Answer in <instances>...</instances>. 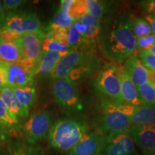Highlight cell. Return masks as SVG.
I'll return each instance as SVG.
<instances>
[{
	"label": "cell",
	"instance_id": "cell-6",
	"mask_svg": "<svg viewBox=\"0 0 155 155\" xmlns=\"http://www.w3.org/2000/svg\"><path fill=\"white\" fill-rule=\"evenodd\" d=\"M3 63V62H2ZM6 85L10 88H23L35 84L38 71L25 61L3 63Z\"/></svg>",
	"mask_w": 155,
	"mask_h": 155
},
{
	"label": "cell",
	"instance_id": "cell-29",
	"mask_svg": "<svg viewBox=\"0 0 155 155\" xmlns=\"http://www.w3.org/2000/svg\"><path fill=\"white\" fill-rule=\"evenodd\" d=\"M86 14H88V11L85 0H73L68 15L73 19H77Z\"/></svg>",
	"mask_w": 155,
	"mask_h": 155
},
{
	"label": "cell",
	"instance_id": "cell-37",
	"mask_svg": "<svg viewBox=\"0 0 155 155\" xmlns=\"http://www.w3.org/2000/svg\"><path fill=\"white\" fill-rule=\"evenodd\" d=\"M146 20L150 25L151 30L153 35L155 36V15H148L146 17Z\"/></svg>",
	"mask_w": 155,
	"mask_h": 155
},
{
	"label": "cell",
	"instance_id": "cell-3",
	"mask_svg": "<svg viewBox=\"0 0 155 155\" xmlns=\"http://www.w3.org/2000/svg\"><path fill=\"white\" fill-rule=\"evenodd\" d=\"M134 106L105 101L102 105L99 128L106 135L129 132L132 127L131 116Z\"/></svg>",
	"mask_w": 155,
	"mask_h": 155
},
{
	"label": "cell",
	"instance_id": "cell-26",
	"mask_svg": "<svg viewBox=\"0 0 155 155\" xmlns=\"http://www.w3.org/2000/svg\"><path fill=\"white\" fill-rule=\"evenodd\" d=\"M42 49L43 53L45 52H58L66 54L71 50L68 45L63 44L52 38H45L42 41Z\"/></svg>",
	"mask_w": 155,
	"mask_h": 155
},
{
	"label": "cell",
	"instance_id": "cell-2",
	"mask_svg": "<svg viewBox=\"0 0 155 155\" xmlns=\"http://www.w3.org/2000/svg\"><path fill=\"white\" fill-rule=\"evenodd\" d=\"M87 124L82 120L60 119L51 127L48 139L54 149L60 152H68L88 132Z\"/></svg>",
	"mask_w": 155,
	"mask_h": 155
},
{
	"label": "cell",
	"instance_id": "cell-23",
	"mask_svg": "<svg viewBox=\"0 0 155 155\" xmlns=\"http://www.w3.org/2000/svg\"><path fill=\"white\" fill-rule=\"evenodd\" d=\"M139 96L143 104L155 105V86L147 81L141 86L137 87Z\"/></svg>",
	"mask_w": 155,
	"mask_h": 155
},
{
	"label": "cell",
	"instance_id": "cell-32",
	"mask_svg": "<svg viewBox=\"0 0 155 155\" xmlns=\"http://www.w3.org/2000/svg\"><path fill=\"white\" fill-rule=\"evenodd\" d=\"M155 43V36L153 35L136 39V48L137 50H149Z\"/></svg>",
	"mask_w": 155,
	"mask_h": 155
},
{
	"label": "cell",
	"instance_id": "cell-27",
	"mask_svg": "<svg viewBox=\"0 0 155 155\" xmlns=\"http://www.w3.org/2000/svg\"><path fill=\"white\" fill-rule=\"evenodd\" d=\"M88 14L95 18L101 19L105 14L106 7V4L102 1L98 0H85Z\"/></svg>",
	"mask_w": 155,
	"mask_h": 155
},
{
	"label": "cell",
	"instance_id": "cell-22",
	"mask_svg": "<svg viewBox=\"0 0 155 155\" xmlns=\"http://www.w3.org/2000/svg\"><path fill=\"white\" fill-rule=\"evenodd\" d=\"M22 105L30 111L36 99V89L35 86L23 88H11Z\"/></svg>",
	"mask_w": 155,
	"mask_h": 155
},
{
	"label": "cell",
	"instance_id": "cell-11",
	"mask_svg": "<svg viewBox=\"0 0 155 155\" xmlns=\"http://www.w3.org/2000/svg\"><path fill=\"white\" fill-rule=\"evenodd\" d=\"M92 46H89L84 57L78 65L70 73L67 81L76 85L85 79L91 77L101 70V61L96 55H95Z\"/></svg>",
	"mask_w": 155,
	"mask_h": 155
},
{
	"label": "cell",
	"instance_id": "cell-17",
	"mask_svg": "<svg viewBox=\"0 0 155 155\" xmlns=\"http://www.w3.org/2000/svg\"><path fill=\"white\" fill-rule=\"evenodd\" d=\"M123 67L137 87L148 81V70L137 57L131 56L126 60Z\"/></svg>",
	"mask_w": 155,
	"mask_h": 155
},
{
	"label": "cell",
	"instance_id": "cell-40",
	"mask_svg": "<svg viewBox=\"0 0 155 155\" xmlns=\"http://www.w3.org/2000/svg\"><path fill=\"white\" fill-rule=\"evenodd\" d=\"M149 51H150L151 53H152L153 55H155V43L150 48V49L149 50Z\"/></svg>",
	"mask_w": 155,
	"mask_h": 155
},
{
	"label": "cell",
	"instance_id": "cell-21",
	"mask_svg": "<svg viewBox=\"0 0 155 155\" xmlns=\"http://www.w3.org/2000/svg\"><path fill=\"white\" fill-rule=\"evenodd\" d=\"M65 55V54L58 52L43 53L38 68V74L39 76L42 78L52 77L58 62Z\"/></svg>",
	"mask_w": 155,
	"mask_h": 155
},
{
	"label": "cell",
	"instance_id": "cell-31",
	"mask_svg": "<svg viewBox=\"0 0 155 155\" xmlns=\"http://www.w3.org/2000/svg\"><path fill=\"white\" fill-rule=\"evenodd\" d=\"M139 58L147 70L155 71V55H153L149 50H142L139 52Z\"/></svg>",
	"mask_w": 155,
	"mask_h": 155
},
{
	"label": "cell",
	"instance_id": "cell-13",
	"mask_svg": "<svg viewBox=\"0 0 155 155\" xmlns=\"http://www.w3.org/2000/svg\"><path fill=\"white\" fill-rule=\"evenodd\" d=\"M105 155H137L135 143L129 132L108 135Z\"/></svg>",
	"mask_w": 155,
	"mask_h": 155
},
{
	"label": "cell",
	"instance_id": "cell-1",
	"mask_svg": "<svg viewBox=\"0 0 155 155\" xmlns=\"http://www.w3.org/2000/svg\"><path fill=\"white\" fill-rule=\"evenodd\" d=\"M100 38L103 52L111 61L119 63L126 61L137 50L131 20L127 18L108 23Z\"/></svg>",
	"mask_w": 155,
	"mask_h": 155
},
{
	"label": "cell",
	"instance_id": "cell-20",
	"mask_svg": "<svg viewBox=\"0 0 155 155\" xmlns=\"http://www.w3.org/2000/svg\"><path fill=\"white\" fill-rule=\"evenodd\" d=\"M132 127L155 125V105L143 104L136 107L131 116Z\"/></svg>",
	"mask_w": 155,
	"mask_h": 155
},
{
	"label": "cell",
	"instance_id": "cell-7",
	"mask_svg": "<svg viewBox=\"0 0 155 155\" xmlns=\"http://www.w3.org/2000/svg\"><path fill=\"white\" fill-rule=\"evenodd\" d=\"M52 91L56 103L61 108L67 110H79L82 108L78 91L68 81L54 80Z\"/></svg>",
	"mask_w": 155,
	"mask_h": 155
},
{
	"label": "cell",
	"instance_id": "cell-38",
	"mask_svg": "<svg viewBox=\"0 0 155 155\" xmlns=\"http://www.w3.org/2000/svg\"><path fill=\"white\" fill-rule=\"evenodd\" d=\"M10 155H37L35 153L26 150H16Z\"/></svg>",
	"mask_w": 155,
	"mask_h": 155
},
{
	"label": "cell",
	"instance_id": "cell-15",
	"mask_svg": "<svg viewBox=\"0 0 155 155\" xmlns=\"http://www.w3.org/2000/svg\"><path fill=\"white\" fill-rule=\"evenodd\" d=\"M120 73H121V94L124 103L134 107H138L143 105V103L141 102L139 96L137 86L131 80L124 67L120 68Z\"/></svg>",
	"mask_w": 155,
	"mask_h": 155
},
{
	"label": "cell",
	"instance_id": "cell-9",
	"mask_svg": "<svg viewBox=\"0 0 155 155\" xmlns=\"http://www.w3.org/2000/svg\"><path fill=\"white\" fill-rule=\"evenodd\" d=\"M108 135L99 129L87 132L68 155H96L104 152Z\"/></svg>",
	"mask_w": 155,
	"mask_h": 155
},
{
	"label": "cell",
	"instance_id": "cell-14",
	"mask_svg": "<svg viewBox=\"0 0 155 155\" xmlns=\"http://www.w3.org/2000/svg\"><path fill=\"white\" fill-rule=\"evenodd\" d=\"M144 155H155V125L131 127L129 131Z\"/></svg>",
	"mask_w": 155,
	"mask_h": 155
},
{
	"label": "cell",
	"instance_id": "cell-24",
	"mask_svg": "<svg viewBox=\"0 0 155 155\" xmlns=\"http://www.w3.org/2000/svg\"><path fill=\"white\" fill-rule=\"evenodd\" d=\"M75 19L71 17L65 13L61 12L58 10L55 16L53 17V20L51 21L49 26L46 30H54L58 28H68L71 27L74 22Z\"/></svg>",
	"mask_w": 155,
	"mask_h": 155
},
{
	"label": "cell",
	"instance_id": "cell-28",
	"mask_svg": "<svg viewBox=\"0 0 155 155\" xmlns=\"http://www.w3.org/2000/svg\"><path fill=\"white\" fill-rule=\"evenodd\" d=\"M0 124L8 127H12L19 124L18 118L9 113L8 108L0 96Z\"/></svg>",
	"mask_w": 155,
	"mask_h": 155
},
{
	"label": "cell",
	"instance_id": "cell-30",
	"mask_svg": "<svg viewBox=\"0 0 155 155\" xmlns=\"http://www.w3.org/2000/svg\"><path fill=\"white\" fill-rule=\"evenodd\" d=\"M67 43L71 48L81 46L83 44V35L73 25L68 28Z\"/></svg>",
	"mask_w": 155,
	"mask_h": 155
},
{
	"label": "cell",
	"instance_id": "cell-16",
	"mask_svg": "<svg viewBox=\"0 0 155 155\" xmlns=\"http://www.w3.org/2000/svg\"><path fill=\"white\" fill-rule=\"evenodd\" d=\"M79 19L85 28L83 45L93 46V45L98 41L101 34L100 19L95 18L89 14L85 15Z\"/></svg>",
	"mask_w": 155,
	"mask_h": 155
},
{
	"label": "cell",
	"instance_id": "cell-18",
	"mask_svg": "<svg viewBox=\"0 0 155 155\" xmlns=\"http://www.w3.org/2000/svg\"><path fill=\"white\" fill-rule=\"evenodd\" d=\"M22 60V53L19 39L15 41L5 42L0 38V61L15 63Z\"/></svg>",
	"mask_w": 155,
	"mask_h": 155
},
{
	"label": "cell",
	"instance_id": "cell-10",
	"mask_svg": "<svg viewBox=\"0 0 155 155\" xmlns=\"http://www.w3.org/2000/svg\"><path fill=\"white\" fill-rule=\"evenodd\" d=\"M22 53V60L38 71L42 54V44L43 40L36 33H25L19 38Z\"/></svg>",
	"mask_w": 155,
	"mask_h": 155
},
{
	"label": "cell",
	"instance_id": "cell-39",
	"mask_svg": "<svg viewBox=\"0 0 155 155\" xmlns=\"http://www.w3.org/2000/svg\"><path fill=\"white\" fill-rule=\"evenodd\" d=\"M148 81H150L155 86V71H149L148 70Z\"/></svg>",
	"mask_w": 155,
	"mask_h": 155
},
{
	"label": "cell",
	"instance_id": "cell-33",
	"mask_svg": "<svg viewBox=\"0 0 155 155\" xmlns=\"http://www.w3.org/2000/svg\"><path fill=\"white\" fill-rule=\"evenodd\" d=\"M52 38L55 39L57 41L63 44L68 45V28H58L54 29L52 32Z\"/></svg>",
	"mask_w": 155,
	"mask_h": 155
},
{
	"label": "cell",
	"instance_id": "cell-35",
	"mask_svg": "<svg viewBox=\"0 0 155 155\" xmlns=\"http://www.w3.org/2000/svg\"><path fill=\"white\" fill-rule=\"evenodd\" d=\"M142 6L149 15H155V0L143 2Z\"/></svg>",
	"mask_w": 155,
	"mask_h": 155
},
{
	"label": "cell",
	"instance_id": "cell-42",
	"mask_svg": "<svg viewBox=\"0 0 155 155\" xmlns=\"http://www.w3.org/2000/svg\"><path fill=\"white\" fill-rule=\"evenodd\" d=\"M1 10H2V5L1 3H0V12H1Z\"/></svg>",
	"mask_w": 155,
	"mask_h": 155
},
{
	"label": "cell",
	"instance_id": "cell-36",
	"mask_svg": "<svg viewBox=\"0 0 155 155\" xmlns=\"http://www.w3.org/2000/svg\"><path fill=\"white\" fill-rule=\"evenodd\" d=\"M6 86H7V85H6L5 74V70H4L3 67V63L0 61V91H1L2 89Z\"/></svg>",
	"mask_w": 155,
	"mask_h": 155
},
{
	"label": "cell",
	"instance_id": "cell-41",
	"mask_svg": "<svg viewBox=\"0 0 155 155\" xmlns=\"http://www.w3.org/2000/svg\"><path fill=\"white\" fill-rule=\"evenodd\" d=\"M96 155H105V154H104V152H100L99 154H96Z\"/></svg>",
	"mask_w": 155,
	"mask_h": 155
},
{
	"label": "cell",
	"instance_id": "cell-19",
	"mask_svg": "<svg viewBox=\"0 0 155 155\" xmlns=\"http://www.w3.org/2000/svg\"><path fill=\"white\" fill-rule=\"evenodd\" d=\"M0 96L12 115L17 118L19 116L27 117L28 116L29 110L19 103L10 87L7 86L4 87L0 91Z\"/></svg>",
	"mask_w": 155,
	"mask_h": 155
},
{
	"label": "cell",
	"instance_id": "cell-34",
	"mask_svg": "<svg viewBox=\"0 0 155 155\" xmlns=\"http://www.w3.org/2000/svg\"><path fill=\"white\" fill-rule=\"evenodd\" d=\"M24 2H25L22 1V0H5V1H4L3 12L16 9Z\"/></svg>",
	"mask_w": 155,
	"mask_h": 155
},
{
	"label": "cell",
	"instance_id": "cell-4",
	"mask_svg": "<svg viewBox=\"0 0 155 155\" xmlns=\"http://www.w3.org/2000/svg\"><path fill=\"white\" fill-rule=\"evenodd\" d=\"M93 85L98 94L107 98V101L124 104L121 94L120 68L115 64H105L94 79Z\"/></svg>",
	"mask_w": 155,
	"mask_h": 155
},
{
	"label": "cell",
	"instance_id": "cell-12",
	"mask_svg": "<svg viewBox=\"0 0 155 155\" xmlns=\"http://www.w3.org/2000/svg\"><path fill=\"white\" fill-rule=\"evenodd\" d=\"M89 46H78L73 48L61 58L56 65L52 78L56 79L67 80L70 73L78 65L84 57Z\"/></svg>",
	"mask_w": 155,
	"mask_h": 155
},
{
	"label": "cell",
	"instance_id": "cell-5",
	"mask_svg": "<svg viewBox=\"0 0 155 155\" xmlns=\"http://www.w3.org/2000/svg\"><path fill=\"white\" fill-rule=\"evenodd\" d=\"M0 32H12L22 35L25 33L38 34L42 40L45 38L44 29L36 14L30 12L11 11L0 21Z\"/></svg>",
	"mask_w": 155,
	"mask_h": 155
},
{
	"label": "cell",
	"instance_id": "cell-25",
	"mask_svg": "<svg viewBox=\"0 0 155 155\" xmlns=\"http://www.w3.org/2000/svg\"><path fill=\"white\" fill-rule=\"evenodd\" d=\"M131 28L136 39L152 35L150 25L145 19L137 18L131 20Z\"/></svg>",
	"mask_w": 155,
	"mask_h": 155
},
{
	"label": "cell",
	"instance_id": "cell-8",
	"mask_svg": "<svg viewBox=\"0 0 155 155\" xmlns=\"http://www.w3.org/2000/svg\"><path fill=\"white\" fill-rule=\"evenodd\" d=\"M52 119L48 111L32 115L24 126L25 136L30 144H36L46 139L51 129Z\"/></svg>",
	"mask_w": 155,
	"mask_h": 155
}]
</instances>
